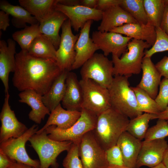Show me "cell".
Segmentation results:
<instances>
[{
  "mask_svg": "<svg viewBox=\"0 0 168 168\" xmlns=\"http://www.w3.org/2000/svg\"><path fill=\"white\" fill-rule=\"evenodd\" d=\"M13 86L20 91L33 90L42 96L48 91L62 71L56 61L38 58L21 50L15 55Z\"/></svg>",
  "mask_w": 168,
  "mask_h": 168,
  "instance_id": "obj_1",
  "label": "cell"
},
{
  "mask_svg": "<svg viewBox=\"0 0 168 168\" xmlns=\"http://www.w3.org/2000/svg\"><path fill=\"white\" fill-rule=\"evenodd\" d=\"M130 119L110 107L97 116L96 127L92 131L96 139L105 151L116 145L126 129Z\"/></svg>",
  "mask_w": 168,
  "mask_h": 168,
  "instance_id": "obj_2",
  "label": "cell"
},
{
  "mask_svg": "<svg viewBox=\"0 0 168 168\" xmlns=\"http://www.w3.org/2000/svg\"><path fill=\"white\" fill-rule=\"evenodd\" d=\"M128 77L115 76L108 88L111 107L130 119L143 114L138 109L134 92Z\"/></svg>",
  "mask_w": 168,
  "mask_h": 168,
  "instance_id": "obj_3",
  "label": "cell"
},
{
  "mask_svg": "<svg viewBox=\"0 0 168 168\" xmlns=\"http://www.w3.org/2000/svg\"><path fill=\"white\" fill-rule=\"evenodd\" d=\"M152 47L146 42L132 39L128 43L127 50L121 57L112 54L113 75L128 77L138 74L142 70L145 49Z\"/></svg>",
  "mask_w": 168,
  "mask_h": 168,
  "instance_id": "obj_4",
  "label": "cell"
},
{
  "mask_svg": "<svg viewBox=\"0 0 168 168\" xmlns=\"http://www.w3.org/2000/svg\"><path fill=\"white\" fill-rule=\"evenodd\" d=\"M45 130L36 133L29 139L31 146L37 154L40 168H58L57 158L60 153L68 151L72 144L71 141H59L50 138Z\"/></svg>",
  "mask_w": 168,
  "mask_h": 168,
  "instance_id": "obj_5",
  "label": "cell"
},
{
  "mask_svg": "<svg viewBox=\"0 0 168 168\" xmlns=\"http://www.w3.org/2000/svg\"><path fill=\"white\" fill-rule=\"evenodd\" d=\"M81 115L77 121L69 128L63 130L55 125L48 127L45 129L50 139L59 141H71L79 145L83 137L87 133L95 128L97 116L86 109L82 108Z\"/></svg>",
  "mask_w": 168,
  "mask_h": 168,
  "instance_id": "obj_6",
  "label": "cell"
},
{
  "mask_svg": "<svg viewBox=\"0 0 168 168\" xmlns=\"http://www.w3.org/2000/svg\"><path fill=\"white\" fill-rule=\"evenodd\" d=\"M113 69L112 60L103 54L95 53L81 67V79H91L108 88L113 79Z\"/></svg>",
  "mask_w": 168,
  "mask_h": 168,
  "instance_id": "obj_7",
  "label": "cell"
},
{
  "mask_svg": "<svg viewBox=\"0 0 168 168\" xmlns=\"http://www.w3.org/2000/svg\"><path fill=\"white\" fill-rule=\"evenodd\" d=\"M80 83L83 93L82 108L97 116L111 107L108 89L91 79H81Z\"/></svg>",
  "mask_w": 168,
  "mask_h": 168,
  "instance_id": "obj_8",
  "label": "cell"
},
{
  "mask_svg": "<svg viewBox=\"0 0 168 168\" xmlns=\"http://www.w3.org/2000/svg\"><path fill=\"white\" fill-rule=\"evenodd\" d=\"M38 128V125L34 124L20 137L11 138L0 143V151L17 162L35 168H40V161L30 158L25 148L26 142L32 135L36 133Z\"/></svg>",
  "mask_w": 168,
  "mask_h": 168,
  "instance_id": "obj_9",
  "label": "cell"
},
{
  "mask_svg": "<svg viewBox=\"0 0 168 168\" xmlns=\"http://www.w3.org/2000/svg\"><path fill=\"white\" fill-rule=\"evenodd\" d=\"M79 154L83 168H106L109 165L104 150L92 131L86 133L79 145Z\"/></svg>",
  "mask_w": 168,
  "mask_h": 168,
  "instance_id": "obj_10",
  "label": "cell"
},
{
  "mask_svg": "<svg viewBox=\"0 0 168 168\" xmlns=\"http://www.w3.org/2000/svg\"><path fill=\"white\" fill-rule=\"evenodd\" d=\"M71 27L69 19L64 22L61 27V39L56 51V62L62 71L72 70L75 59V46L79 34L74 35Z\"/></svg>",
  "mask_w": 168,
  "mask_h": 168,
  "instance_id": "obj_11",
  "label": "cell"
},
{
  "mask_svg": "<svg viewBox=\"0 0 168 168\" xmlns=\"http://www.w3.org/2000/svg\"><path fill=\"white\" fill-rule=\"evenodd\" d=\"M92 39L106 57L110 54L120 58L127 50L130 37L112 32L93 31Z\"/></svg>",
  "mask_w": 168,
  "mask_h": 168,
  "instance_id": "obj_12",
  "label": "cell"
},
{
  "mask_svg": "<svg viewBox=\"0 0 168 168\" xmlns=\"http://www.w3.org/2000/svg\"><path fill=\"white\" fill-rule=\"evenodd\" d=\"M9 93L5 94L0 114V143L11 138L19 137L28 129L25 124L18 120L14 111L11 109L9 104Z\"/></svg>",
  "mask_w": 168,
  "mask_h": 168,
  "instance_id": "obj_13",
  "label": "cell"
},
{
  "mask_svg": "<svg viewBox=\"0 0 168 168\" xmlns=\"http://www.w3.org/2000/svg\"><path fill=\"white\" fill-rule=\"evenodd\" d=\"M55 8L68 17L72 27L75 31L81 29L88 21H99L102 19V11L81 5L68 6L57 2L55 5Z\"/></svg>",
  "mask_w": 168,
  "mask_h": 168,
  "instance_id": "obj_14",
  "label": "cell"
},
{
  "mask_svg": "<svg viewBox=\"0 0 168 168\" xmlns=\"http://www.w3.org/2000/svg\"><path fill=\"white\" fill-rule=\"evenodd\" d=\"M168 147L167 142L165 138L142 141L136 168L143 166L152 168L161 163Z\"/></svg>",
  "mask_w": 168,
  "mask_h": 168,
  "instance_id": "obj_15",
  "label": "cell"
},
{
  "mask_svg": "<svg viewBox=\"0 0 168 168\" xmlns=\"http://www.w3.org/2000/svg\"><path fill=\"white\" fill-rule=\"evenodd\" d=\"M92 20L87 21L81 29L78 38L75 46L76 56L72 70L81 67L99 49L90 37V32Z\"/></svg>",
  "mask_w": 168,
  "mask_h": 168,
  "instance_id": "obj_16",
  "label": "cell"
},
{
  "mask_svg": "<svg viewBox=\"0 0 168 168\" xmlns=\"http://www.w3.org/2000/svg\"><path fill=\"white\" fill-rule=\"evenodd\" d=\"M16 42L14 40L8 39L7 43L0 41V78L5 88V94L9 93V77L11 72L16 68Z\"/></svg>",
  "mask_w": 168,
  "mask_h": 168,
  "instance_id": "obj_17",
  "label": "cell"
},
{
  "mask_svg": "<svg viewBox=\"0 0 168 168\" xmlns=\"http://www.w3.org/2000/svg\"><path fill=\"white\" fill-rule=\"evenodd\" d=\"M66 89L62 101L63 107L70 110L81 111L83 102V93L76 74L71 71L66 80Z\"/></svg>",
  "mask_w": 168,
  "mask_h": 168,
  "instance_id": "obj_18",
  "label": "cell"
},
{
  "mask_svg": "<svg viewBox=\"0 0 168 168\" xmlns=\"http://www.w3.org/2000/svg\"><path fill=\"white\" fill-rule=\"evenodd\" d=\"M110 31L125 35L132 39L146 42L151 46L156 39V28L148 23L147 24L138 22L126 24L113 28Z\"/></svg>",
  "mask_w": 168,
  "mask_h": 168,
  "instance_id": "obj_19",
  "label": "cell"
},
{
  "mask_svg": "<svg viewBox=\"0 0 168 168\" xmlns=\"http://www.w3.org/2000/svg\"><path fill=\"white\" fill-rule=\"evenodd\" d=\"M141 79L136 86L142 89L153 99L156 98L161 77L151 57H144L142 63Z\"/></svg>",
  "mask_w": 168,
  "mask_h": 168,
  "instance_id": "obj_20",
  "label": "cell"
},
{
  "mask_svg": "<svg viewBox=\"0 0 168 168\" xmlns=\"http://www.w3.org/2000/svg\"><path fill=\"white\" fill-rule=\"evenodd\" d=\"M137 22L128 12L119 5L113 6L103 12L101 21L98 31L109 32L124 24Z\"/></svg>",
  "mask_w": 168,
  "mask_h": 168,
  "instance_id": "obj_21",
  "label": "cell"
},
{
  "mask_svg": "<svg viewBox=\"0 0 168 168\" xmlns=\"http://www.w3.org/2000/svg\"><path fill=\"white\" fill-rule=\"evenodd\" d=\"M18 95L19 102L31 107L29 118L36 124H40L46 115H50V112L44 104L41 95L33 90H27L21 91Z\"/></svg>",
  "mask_w": 168,
  "mask_h": 168,
  "instance_id": "obj_22",
  "label": "cell"
},
{
  "mask_svg": "<svg viewBox=\"0 0 168 168\" xmlns=\"http://www.w3.org/2000/svg\"><path fill=\"white\" fill-rule=\"evenodd\" d=\"M68 19L65 14L55 9L44 20L40 23L41 34L48 38L56 50L59 47L61 39L59 34L60 29Z\"/></svg>",
  "mask_w": 168,
  "mask_h": 168,
  "instance_id": "obj_23",
  "label": "cell"
},
{
  "mask_svg": "<svg viewBox=\"0 0 168 168\" xmlns=\"http://www.w3.org/2000/svg\"><path fill=\"white\" fill-rule=\"evenodd\" d=\"M142 144L141 140L126 131L121 135L116 145L121 151L124 166L136 168L137 161Z\"/></svg>",
  "mask_w": 168,
  "mask_h": 168,
  "instance_id": "obj_24",
  "label": "cell"
},
{
  "mask_svg": "<svg viewBox=\"0 0 168 168\" xmlns=\"http://www.w3.org/2000/svg\"><path fill=\"white\" fill-rule=\"evenodd\" d=\"M81 115V111L66 110L60 104L50 112L45 125L36 133L42 132L48 127L52 125H55L60 129H67L77 121Z\"/></svg>",
  "mask_w": 168,
  "mask_h": 168,
  "instance_id": "obj_25",
  "label": "cell"
},
{
  "mask_svg": "<svg viewBox=\"0 0 168 168\" xmlns=\"http://www.w3.org/2000/svg\"><path fill=\"white\" fill-rule=\"evenodd\" d=\"M69 71H63L48 91L42 96L44 104L50 112L60 104L63 98L66 89V80Z\"/></svg>",
  "mask_w": 168,
  "mask_h": 168,
  "instance_id": "obj_26",
  "label": "cell"
},
{
  "mask_svg": "<svg viewBox=\"0 0 168 168\" xmlns=\"http://www.w3.org/2000/svg\"><path fill=\"white\" fill-rule=\"evenodd\" d=\"M0 9L12 16V25L17 28H23L26 26V23L31 25L40 23L36 18L21 6L12 5L7 1H0Z\"/></svg>",
  "mask_w": 168,
  "mask_h": 168,
  "instance_id": "obj_27",
  "label": "cell"
},
{
  "mask_svg": "<svg viewBox=\"0 0 168 168\" xmlns=\"http://www.w3.org/2000/svg\"><path fill=\"white\" fill-rule=\"evenodd\" d=\"M21 6L35 17L40 23L55 9L57 0H19Z\"/></svg>",
  "mask_w": 168,
  "mask_h": 168,
  "instance_id": "obj_28",
  "label": "cell"
},
{
  "mask_svg": "<svg viewBox=\"0 0 168 168\" xmlns=\"http://www.w3.org/2000/svg\"><path fill=\"white\" fill-rule=\"evenodd\" d=\"M56 51L51 42L42 34L34 39L27 50L30 55L35 57L55 61Z\"/></svg>",
  "mask_w": 168,
  "mask_h": 168,
  "instance_id": "obj_29",
  "label": "cell"
},
{
  "mask_svg": "<svg viewBox=\"0 0 168 168\" xmlns=\"http://www.w3.org/2000/svg\"><path fill=\"white\" fill-rule=\"evenodd\" d=\"M168 0H142L148 23L160 27L165 7Z\"/></svg>",
  "mask_w": 168,
  "mask_h": 168,
  "instance_id": "obj_30",
  "label": "cell"
},
{
  "mask_svg": "<svg viewBox=\"0 0 168 168\" xmlns=\"http://www.w3.org/2000/svg\"><path fill=\"white\" fill-rule=\"evenodd\" d=\"M155 115L154 114L144 113L130 119L126 131L142 141L144 139L148 129L150 121L155 119Z\"/></svg>",
  "mask_w": 168,
  "mask_h": 168,
  "instance_id": "obj_31",
  "label": "cell"
},
{
  "mask_svg": "<svg viewBox=\"0 0 168 168\" xmlns=\"http://www.w3.org/2000/svg\"><path fill=\"white\" fill-rule=\"evenodd\" d=\"M40 23L26 26L24 29L14 32L12 37L20 45L22 50H28L30 45L37 37L41 34Z\"/></svg>",
  "mask_w": 168,
  "mask_h": 168,
  "instance_id": "obj_32",
  "label": "cell"
},
{
  "mask_svg": "<svg viewBox=\"0 0 168 168\" xmlns=\"http://www.w3.org/2000/svg\"><path fill=\"white\" fill-rule=\"evenodd\" d=\"M135 92L139 111L143 113L157 114L161 111L155 100L142 89L131 87Z\"/></svg>",
  "mask_w": 168,
  "mask_h": 168,
  "instance_id": "obj_33",
  "label": "cell"
},
{
  "mask_svg": "<svg viewBox=\"0 0 168 168\" xmlns=\"http://www.w3.org/2000/svg\"><path fill=\"white\" fill-rule=\"evenodd\" d=\"M119 6L130 15L137 22L147 23L148 20L142 0H122Z\"/></svg>",
  "mask_w": 168,
  "mask_h": 168,
  "instance_id": "obj_34",
  "label": "cell"
},
{
  "mask_svg": "<svg viewBox=\"0 0 168 168\" xmlns=\"http://www.w3.org/2000/svg\"><path fill=\"white\" fill-rule=\"evenodd\" d=\"M156 39L154 45L145 51L144 57H151L154 54L168 51V35L160 27L156 28Z\"/></svg>",
  "mask_w": 168,
  "mask_h": 168,
  "instance_id": "obj_35",
  "label": "cell"
},
{
  "mask_svg": "<svg viewBox=\"0 0 168 168\" xmlns=\"http://www.w3.org/2000/svg\"><path fill=\"white\" fill-rule=\"evenodd\" d=\"M168 136V122L164 119H158L155 125L149 128L144 140L164 139Z\"/></svg>",
  "mask_w": 168,
  "mask_h": 168,
  "instance_id": "obj_36",
  "label": "cell"
},
{
  "mask_svg": "<svg viewBox=\"0 0 168 168\" xmlns=\"http://www.w3.org/2000/svg\"><path fill=\"white\" fill-rule=\"evenodd\" d=\"M64 168H83L79 154V145L72 143L63 160Z\"/></svg>",
  "mask_w": 168,
  "mask_h": 168,
  "instance_id": "obj_37",
  "label": "cell"
},
{
  "mask_svg": "<svg viewBox=\"0 0 168 168\" xmlns=\"http://www.w3.org/2000/svg\"><path fill=\"white\" fill-rule=\"evenodd\" d=\"M161 112L168 105V78H164L159 85V91L155 99Z\"/></svg>",
  "mask_w": 168,
  "mask_h": 168,
  "instance_id": "obj_38",
  "label": "cell"
},
{
  "mask_svg": "<svg viewBox=\"0 0 168 168\" xmlns=\"http://www.w3.org/2000/svg\"><path fill=\"white\" fill-rule=\"evenodd\" d=\"M105 152L109 165H124L121 151L116 144L106 150Z\"/></svg>",
  "mask_w": 168,
  "mask_h": 168,
  "instance_id": "obj_39",
  "label": "cell"
},
{
  "mask_svg": "<svg viewBox=\"0 0 168 168\" xmlns=\"http://www.w3.org/2000/svg\"><path fill=\"white\" fill-rule=\"evenodd\" d=\"M122 0H98L96 9L103 12L110 7L119 5Z\"/></svg>",
  "mask_w": 168,
  "mask_h": 168,
  "instance_id": "obj_40",
  "label": "cell"
},
{
  "mask_svg": "<svg viewBox=\"0 0 168 168\" xmlns=\"http://www.w3.org/2000/svg\"><path fill=\"white\" fill-rule=\"evenodd\" d=\"M155 66L161 76L168 78V56H164Z\"/></svg>",
  "mask_w": 168,
  "mask_h": 168,
  "instance_id": "obj_41",
  "label": "cell"
},
{
  "mask_svg": "<svg viewBox=\"0 0 168 168\" xmlns=\"http://www.w3.org/2000/svg\"><path fill=\"white\" fill-rule=\"evenodd\" d=\"M9 15L2 10L0 11V30L5 31L10 26Z\"/></svg>",
  "mask_w": 168,
  "mask_h": 168,
  "instance_id": "obj_42",
  "label": "cell"
},
{
  "mask_svg": "<svg viewBox=\"0 0 168 168\" xmlns=\"http://www.w3.org/2000/svg\"><path fill=\"white\" fill-rule=\"evenodd\" d=\"M160 28L168 35V1L165 7Z\"/></svg>",
  "mask_w": 168,
  "mask_h": 168,
  "instance_id": "obj_43",
  "label": "cell"
},
{
  "mask_svg": "<svg viewBox=\"0 0 168 168\" xmlns=\"http://www.w3.org/2000/svg\"><path fill=\"white\" fill-rule=\"evenodd\" d=\"M15 161L0 151V168H8Z\"/></svg>",
  "mask_w": 168,
  "mask_h": 168,
  "instance_id": "obj_44",
  "label": "cell"
},
{
  "mask_svg": "<svg viewBox=\"0 0 168 168\" xmlns=\"http://www.w3.org/2000/svg\"><path fill=\"white\" fill-rule=\"evenodd\" d=\"M98 0H82L81 5L90 8H96Z\"/></svg>",
  "mask_w": 168,
  "mask_h": 168,
  "instance_id": "obj_45",
  "label": "cell"
},
{
  "mask_svg": "<svg viewBox=\"0 0 168 168\" xmlns=\"http://www.w3.org/2000/svg\"><path fill=\"white\" fill-rule=\"evenodd\" d=\"M58 3L68 6L81 5V0H57Z\"/></svg>",
  "mask_w": 168,
  "mask_h": 168,
  "instance_id": "obj_46",
  "label": "cell"
},
{
  "mask_svg": "<svg viewBox=\"0 0 168 168\" xmlns=\"http://www.w3.org/2000/svg\"><path fill=\"white\" fill-rule=\"evenodd\" d=\"M164 119L168 122V105L164 111L157 114H155V119Z\"/></svg>",
  "mask_w": 168,
  "mask_h": 168,
  "instance_id": "obj_47",
  "label": "cell"
},
{
  "mask_svg": "<svg viewBox=\"0 0 168 168\" xmlns=\"http://www.w3.org/2000/svg\"><path fill=\"white\" fill-rule=\"evenodd\" d=\"M8 168H35L34 167L23 163L15 161Z\"/></svg>",
  "mask_w": 168,
  "mask_h": 168,
  "instance_id": "obj_48",
  "label": "cell"
},
{
  "mask_svg": "<svg viewBox=\"0 0 168 168\" xmlns=\"http://www.w3.org/2000/svg\"><path fill=\"white\" fill-rule=\"evenodd\" d=\"M162 162L166 168H168V147L164 153Z\"/></svg>",
  "mask_w": 168,
  "mask_h": 168,
  "instance_id": "obj_49",
  "label": "cell"
},
{
  "mask_svg": "<svg viewBox=\"0 0 168 168\" xmlns=\"http://www.w3.org/2000/svg\"><path fill=\"white\" fill-rule=\"evenodd\" d=\"M106 168H132L127 167L124 165L118 166L114 165H109Z\"/></svg>",
  "mask_w": 168,
  "mask_h": 168,
  "instance_id": "obj_50",
  "label": "cell"
},
{
  "mask_svg": "<svg viewBox=\"0 0 168 168\" xmlns=\"http://www.w3.org/2000/svg\"><path fill=\"white\" fill-rule=\"evenodd\" d=\"M152 168H166L162 162L156 166Z\"/></svg>",
  "mask_w": 168,
  "mask_h": 168,
  "instance_id": "obj_51",
  "label": "cell"
}]
</instances>
